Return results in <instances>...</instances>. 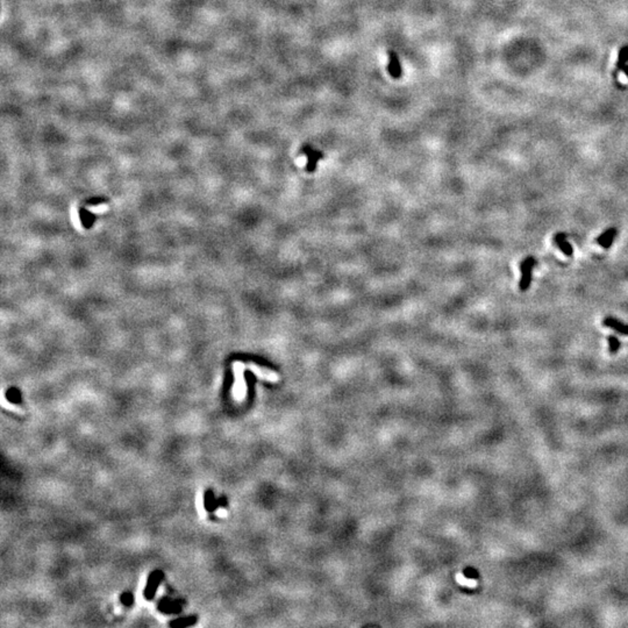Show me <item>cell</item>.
<instances>
[{
  "mask_svg": "<svg viewBox=\"0 0 628 628\" xmlns=\"http://www.w3.org/2000/svg\"><path fill=\"white\" fill-rule=\"evenodd\" d=\"M246 364L243 362L236 361L233 363V371L235 376V383L233 385V397L236 401L241 402L246 399L247 396V383L245 379V370Z\"/></svg>",
  "mask_w": 628,
  "mask_h": 628,
  "instance_id": "1",
  "label": "cell"
},
{
  "mask_svg": "<svg viewBox=\"0 0 628 628\" xmlns=\"http://www.w3.org/2000/svg\"><path fill=\"white\" fill-rule=\"evenodd\" d=\"M537 265V261L534 257L528 256L520 263V270H521V278L519 282V289L521 291H527L528 287L531 286L532 283V273L533 269Z\"/></svg>",
  "mask_w": 628,
  "mask_h": 628,
  "instance_id": "2",
  "label": "cell"
},
{
  "mask_svg": "<svg viewBox=\"0 0 628 628\" xmlns=\"http://www.w3.org/2000/svg\"><path fill=\"white\" fill-rule=\"evenodd\" d=\"M246 368L248 369L249 371L253 372V374L258 377L260 379L267 380V382L270 383H277L279 380V375L277 374L276 371L271 370V369L264 368V367H260V365L255 364V363H248L246 364Z\"/></svg>",
  "mask_w": 628,
  "mask_h": 628,
  "instance_id": "3",
  "label": "cell"
},
{
  "mask_svg": "<svg viewBox=\"0 0 628 628\" xmlns=\"http://www.w3.org/2000/svg\"><path fill=\"white\" fill-rule=\"evenodd\" d=\"M387 71L393 79H399L402 76V68L401 63L399 60L398 55L394 50L387 51Z\"/></svg>",
  "mask_w": 628,
  "mask_h": 628,
  "instance_id": "4",
  "label": "cell"
},
{
  "mask_svg": "<svg viewBox=\"0 0 628 628\" xmlns=\"http://www.w3.org/2000/svg\"><path fill=\"white\" fill-rule=\"evenodd\" d=\"M554 242H555V245L559 247V249L564 255H567V256H571L574 254V249H572L570 243L567 241V236H565L564 233H559V234L554 236Z\"/></svg>",
  "mask_w": 628,
  "mask_h": 628,
  "instance_id": "5",
  "label": "cell"
},
{
  "mask_svg": "<svg viewBox=\"0 0 628 628\" xmlns=\"http://www.w3.org/2000/svg\"><path fill=\"white\" fill-rule=\"evenodd\" d=\"M615 235H616V230H615V228H613V227L608 228L607 231H605L604 233H601V234L598 236L597 243L599 246L603 247V248L607 249V248H609V247H611L613 241H614Z\"/></svg>",
  "mask_w": 628,
  "mask_h": 628,
  "instance_id": "6",
  "label": "cell"
},
{
  "mask_svg": "<svg viewBox=\"0 0 628 628\" xmlns=\"http://www.w3.org/2000/svg\"><path fill=\"white\" fill-rule=\"evenodd\" d=\"M603 324L605 325V326H607L609 328H612V330L619 332L620 334L628 335V325L622 324L621 321H619L618 319H615V318H612V317L605 318L604 321H603Z\"/></svg>",
  "mask_w": 628,
  "mask_h": 628,
  "instance_id": "7",
  "label": "cell"
},
{
  "mask_svg": "<svg viewBox=\"0 0 628 628\" xmlns=\"http://www.w3.org/2000/svg\"><path fill=\"white\" fill-rule=\"evenodd\" d=\"M628 61V46H623L621 49L619 51V56H618V62H616L615 65V71H614V76L616 77L619 71H623V69L626 68Z\"/></svg>",
  "mask_w": 628,
  "mask_h": 628,
  "instance_id": "8",
  "label": "cell"
},
{
  "mask_svg": "<svg viewBox=\"0 0 628 628\" xmlns=\"http://www.w3.org/2000/svg\"><path fill=\"white\" fill-rule=\"evenodd\" d=\"M456 581L459 582L461 585L469 586V587H474V586L477 585V582H476V579H474V578H467V577H464V576L462 575V574H457L456 575Z\"/></svg>",
  "mask_w": 628,
  "mask_h": 628,
  "instance_id": "9",
  "label": "cell"
},
{
  "mask_svg": "<svg viewBox=\"0 0 628 628\" xmlns=\"http://www.w3.org/2000/svg\"><path fill=\"white\" fill-rule=\"evenodd\" d=\"M608 345H609V353L615 354L620 348V342L615 336H608Z\"/></svg>",
  "mask_w": 628,
  "mask_h": 628,
  "instance_id": "10",
  "label": "cell"
},
{
  "mask_svg": "<svg viewBox=\"0 0 628 628\" xmlns=\"http://www.w3.org/2000/svg\"><path fill=\"white\" fill-rule=\"evenodd\" d=\"M3 406H4V407H5V408H7V409H11V411H13V412H17V413H24V411H22V409H21L20 407H17V406H14L13 404H11V402H7V401H6V397H5V394H4V396H3Z\"/></svg>",
  "mask_w": 628,
  "mask_h": 628,
  "instance_id": "11",
  "label": "cell"
},
{
  "mask_svg": "<svg viewBox=\"0 0 628 628\" xmlns=\"http://www.w3.org/2000/svg\"><path fill=\"white\" fill-rule=\"evenodd\" d=\"M107 210H109V205H106V204L98 205V206H90V207H88V211H90V212H92V213H94V214L104 213V212H106Z\"/></svg>",
  "mask_w": 628,
  "mask_h": 628,
  "instance_id": "12",
  "label": "cell"
},
{
  "mask_svg": "<svg viewBox=\"0 0 628 628\" xmlns=\"http://www.w3.org/2000/svg\"><path fill=\"white\" fill-rule=\"evenodd\" d=\"M218 515H220L221 518H225V516L227 515V512L225 511V509H219V511H218Z\"/></svg>",
  "mask_w": 628,
  "mask_h": 628,
  "instance_id": "13",
  "label": "cell"
},
{
  "mask_svg": "<svg viewBox=\"0 0 628 628\" xmlns=\"http://www.w3.org/2000/svg\"><path fill=\"white\" fill-rule=\"evenodd\" d=\"M623 72H625V75H626V77L628 78V65H626V68L623 69Z\"/></svg>",
  "mask_w": 628,
  "mask_h": 628,
  "instance_id": "14",
  "label": "cell"
}]
</instances>
